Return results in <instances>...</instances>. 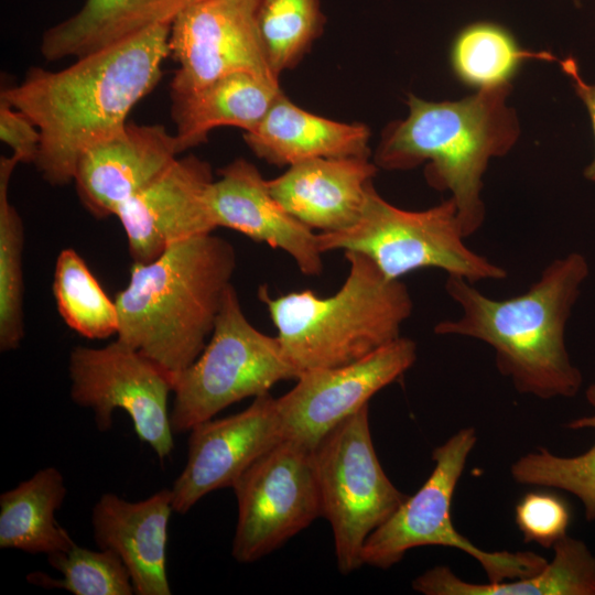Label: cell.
Here are the masks:
<instances>
[{"instance_id": "cell-1", "label": "cell", "mask_w": 595, "mask_h": 595, "mask_svg": "<svg viewBox=\"0 0 595 595\" xmlns=\"http://www.w3.org/2000/svg\"><path fill=\"white\" fill-rule=\"evenodd\" d=\"M171 24L76 58L60 71L31 67L0 99L26 115L40 131L34 162L51 185L73 182L82 154L120 131L132 108L158 85L170 56Z\"/></svg>"}, {"instance_id": "cell-2", "label": "cell", "mask_w": 595, "mask_h": 595, "mask_svg": "<svg viewBox=\"0 0 595 595\" xmlns=\"http://www.w3.org/2000/svg\"><path fill=\"white\" fill-rule=\"evenodd\" d=\"M588 273L586 258L571 252L550 262L524 293L501 300L448 275L445 290L461 315L437 323L435 333L489 345L499 372L521 393L540 399L574 397L583 377L569 356L565 328Z\"/></svg>"}, {"instance_id": "cell-3", "label": "cell", "mask_w": 595, "mask_h": 595, "mask_svg": "<svg viewBox=\"0 0 595 595\" xmlns=\"http://www.w3.org/2000/svg\"><path fill=\"white\" fill-rule=\"evenodd\" d=\"M236 263L234 246L212 232L133 262L128 285L115 298L117 339L175 379L206 346Z\"/></svg>"}, {"instance_id": "cell-4", "label": "cell", "mask_w": 595, "mask_h": 595, "mask_svg": "<svg viewBox=\"0 0 595 595\" xmlns=\"http://www.w3.org/2000/svg\"><path fill=\"white\" fill-rule=\"evenodd\" d=\"M510 84L478 89L454 101H429L412 94L405 119L392 122L375 155L377 166L409 170L426 162L433 187L451 192L466 237L485 219L483 175L491 158L506 154L519 137L507 105Z\"/></svg>"}, {"instance_id": "cell-5", "label": "cell", "mask_w": 595, "mask_h": 595, "mask_svg": "<svg viewBox=\"0 0 595 595\" xmlns=\"http://www.w3.org/2000/svg\"><path fill=\"white\" fill-rule=\"evenodd\" d=\"M348 274L339 290H311L259 299L267 306L282 349L299 370L334 368L359 360L400 337L413 304L404 283L387 278L366 256L345 251Z\"/></svg>"}, {"instance_id": "cell-6", "label": "cell", "mask_w": 595, "mask_h": 595, "mask_svg": "<svg viewBox=\"0 0 595 595\" xmlns=\"http://www.w3.org/2000/svg\"><path fill=\"white\" fill-rule=\"evenodd\" d=\"M452 197L424 210L399 208L368 188L357 221L344 230L316 234L323 252L354 251L368 257L389 279L436 268L475 284L502 280L507 271L469 249Z\"/></svg>"}, {"instance_id": "cell-7", "label": "cell", "mask_w": 595, "mask_h": 595, "mask_svg": "<svg viewBox=\"0 0 595 595\" xmlns=\"http://www.w3.org/2000/svg\"><path fill=\"white\" fill-rule=\"evenodd\" d=\"M299 376L278 337L263 334L247 320L231 284L208 343L174 379L172 431L188 432L230 404L268 393L279 381Z\"/></svg>"}, {"instance_id": "cell-8", "label": "cell", "mask_w": 595, "mask_h": 595, "mask_svg": "<svg viewBox=\"0 0 595 595\" xmlns=\"http://www.w3.org/2000/svg\"><path fill=\"white\" fill-rule=\"evenodd\" d=\"M476 441L475 429L465 428L434 448L435 466L429 478L368 537L361 552L363 564L389 569L410 549L442 545L474 558L493 583L532 576L545 567L548 561L534 552L482 550L453 526V494Z\"/></svg>"}, {"instance_id": "cell-9", "label": "cell", "mask_w": 595, "mask_h": 595, "mask_svg": "<svg viewBox=\"0 0 595 595\" xmlns=\"http://www.w3.org/2000/svg\"><path fill=\"white\" fill-rule=\"evenodd\" d=\"M322 517L331 524L337 566L349 574L363 565L368 537L407 500L375 452L368 404L342 421L313 451Z\"/></svg>"}, {"instance_id": "cell-10", "label": "cell", "mask_w": 595, "mask_h": 595, "mask_svg": "<svg viewBox=\"0 0 595 595\" xmlns=\"http://www.w3.org/2000/svg\"><path fill=\"white\" fill-rule=\"evenodd\" d=\"M71 398L90 409L100 432L121 409L131 418L139 440L163 463L174 448L167 400L173 376L140 351L115 340L104 347L76 346L68 359Z\"/></svg>"}, {"instance_id": "cell-11", "label": "cell", "mask_w": 595, "mask_h": 595, "mask_svg": "<svg viewBox=\"0 0 595 595\" xmlns=\"http://www.w3.org/2000/svg\"><path fill=\"white\" fill-rule=\"evenodd\" d=\"M238 521L231 554L251 563L322 517L313 451L283 440L234 484Z\"/></svg>"}, {"instance_id": "cell-12", "label": "cell", "mask_w": 595, "mask_h": 595, "mask_svg": "<svg viewBox=\"0 0 595 595\" xmlns=\"http://www.w3.org/2000/svg\"><path fill=\"white\" fill-rule=\"evenodd\" d=\"M257 0H202L172 21L170 56L178 64L171 96L186 95L234 74L278 79L258 30Z\"/></svg>"}, {"instance_id": "cell-13", "label": "cell", "mask_w": 595, "mask_h": 595, "mask_svg": "<svg viewBox=\"0 0 595 595\" xmlns=\"http://www.w3.org/2000/svg\"><path fill=\"white\" fill-rule=\"evenodd\" d=\"M415 359V343L400 336L354 363L303 371L296 385L277 398L284 440L314 451L326 434L400 378Z\"/></svg>"}, {"instance_id": "cell-14", "label": "cell", "mask_w": 595, "mask_h": 595, "mask_svg": "<svg viewBox=\"0 0 595 595\" xmlns=\"http://www.w3.org/2000/svg\"><path fill=\"white\" fill-rule=\"evenodd\" d=\"M188 432L186 464L171 488L173 510L181 515L213 490L232 487L284 440L277 398L269 392L236 414L201 422Z\"/></svg>"}, {"instance_id": "cell-15", "label": "cell", "mask_w": 595, "mask_h": 595, "mask_svg": "<svg viewBox=\"0 0 595 595\" xmlns=\"http://www.w3.org/2000/svg\"><path fill=\"white\" fill-rule=\"evenodd\" d=\"M213 181L206 161L177 156L117 209L133 262H149L178 241L216 229L207 204Z\"/></svg>"}, {"instance_id": "cell-16", "label": "cell", "mask_w": 595, "mask_h": 595, "mask_svg": "<svg viewBox=\"0 0 595 595\" xmlns=\"http://www.w3.org/2000/svg\"><path fill=\"white\" fill-rule=\"evenodd\" d=\"M178 154L175 136L164 126L127 123L79 158L73 178L79 201L96 218L115 215Z\"/></svg>"}, {"instance_id": "cell-17", "label": "cell", "mask_w": 595, "mask_h": 595, "mask_svg": "<svg viewBox=\"0 0 595 595\" xmlns=\"http://www.w3.org/2000/svg\"><path fill=\"white\" fill-rule=\"evenodd\" d=\"M207 192V204L216 228L237 230L250 239L281 249L292 257L302 273L323 271L316 234L288 213L271 194L268 180L245 159L220 170Z\"/></svg>"}, {"instance_id": "cell-18", "label": "cell", "mask_w": 595, "mask_h": 595, "mask_svg": "<svg viewBox=\"0 0 595 595\" xmlns=\"http://www.w3.org/2000/svg\"><path fill=\"white\" fill-rule=\"evenodd\" d=\"M171 489L147 499L128 501L113 493L93 507L94 540L113 551L127 567L138 595H170L166 574L167 526L173 512Z\"/></svg>"}, {"instance_id": "cell-19", "label": "cell", "mask_w": 595, "mask_h": 595, "mask_svg": "<svg viewBox=\"0 0 595 595\" xmlns=\"http://www.w3.org/2000/svg\"><path fill=\"white\" fill-rule=\"evenodd\" d=\"M377 165L368 156L318 158L268 180L273 197L310 229L334 232L360 216Z\"/></svg>"}, {"instance_id": "cell-20", "label": "cell", "mask_w": 595, "mask_h": 595, "mask_svg": "<svg viewBox=\"0 0 595 595\" xmlns=\"http://www.w3.org/2000/svg\"><path fill=\"white\" fill-rule=\"evenodd\" d=\"M244 139L258 158L290 166L318 158L369 156L370 131L359 122L312 113L282 93Z\"/></svg>"}, {"instance_id": "cell-21", "label": "cell", "mask_w": 595, "mask_h": 595, "mask_svg": "<svg viewBox=\"0 0 595 595\" xmlns=\"http://www.w3.org/2000/svg\"><path fill=\"white\" fill-rule=\"evenodd\" d=\"M282 93L278 79L241 72L220 77L196 91L171 96L180 153L205 142L215 128L253 130Z\"/></svg>"}, {"instance_id": "cell-22", "label": "cell", "mask_w": 595, "mask_h": 595, "mask_svg": "<svg viewBox=\"0 0 595 595\" xmlns=\"http://www.w3.org/2000/svg\"><path fill=\"white\" fill-rule=\"evenodd\" d=\"M198 1L202 0H86L76 13L45 31L40 52L47 61L78 58L151 26L171 24Z\"/></svg>"}, {"instance_id": "cell-23", "label": "cell", "mask_w": 595, "mask_h": 595, "mask_svg": "<svg viewBox=\"0 0 595 595\" xmlns=\"http://www.w3.org/2000/svg\"><path fill=\"white\" fill-rule=\"evenodd\" d=\"M552 548V561L532 576L478 584L436 565L419 575L412 587L425 595H595V555L586 544L566 534Z\"/></svg>"}, {"instance_id": "cell-24", "label": "cell", "mask_w": 595, "mask_h": 595, "mask_svg": "<svg viewBox=\"0 0 595 595\" xmlns=\"http://www.w3.org/2000/svg\"><path fill=\"white\" fill-rule=\"evenodd\" d=\"M62 473L53 466L0 495V548L46 556L69 550L74 540L55 519L66 497Z\"/></svg>"}, {"instance_id": "cell-25", "label": "cell", "mask_w": 595, "mask_h": 595, "mask_svg": "<svg viewBox=\"0 0 595 595\" xmlns=\"http://www.w3.org/2000/svg\"><path fill=\"white\" fill-rule=\"evenodd\" d=\"M529 60L559 61L549 52L524 50L508 29L491 21L464 26L455 35L450 51L455 76L478 89L510 84L520 65Z\"/></svg>"}, {"instance_id": "cell-26", "label": "cell", "mask_w": 595, "mask_h": 595, "mask_svg": "<svg viewBox=\"0 0 595 595\" xmlns=\"http://www.w3.org/2000/svg\"><path fill=\"white\" fill-rule=\"evenodd\" d=\"M53 293L61 317L80 336L104 339L117 335L115 300L106 294L76 250L66 248L57 256Z\"/></svg>"}, {"instance_id": "cell-27", "label": "cell", "mask_w": 595, "mask_h": 595, "mask_svg": "<svg viewBox=\"0 0 595 595\" xmlns=\"http://www.w3.org/2000/svg\"><path fill=\"white\" fill-rule=\"evenodd\" d=\"M20 161L0 158V350H15L24 336L22 218L9 201V184Z\"/></svg>"}, {"instance_id": "cell-28", "label": "cell", "mask_w": 595, "mask_h": 595, "mask_svg": "<svg viewBox=\"0 0 595 595\" xmlns=\"http://www.w3.org/2000/svg\"><path fill=\"white\" fill-rule=\"evenodd\" d=\"M256 18L277 77L299 63L324 25L321 0H257Z\"/></svg>"}, {"instance_id": "cell-29", "label": "cell", "mask_w": 595, "mask_h": 595, "mask_svg": "<svg viewBox=\"0 0 595 595\" xmlns=\"http://www.w3.org/2000/svg\"><path fill=\"white\" fill-rule=\"evenodd\" d=\"M47 561L61 572L62 578L32 572L26 575L29 583L45 588L66 589L75 595L134 594L127 567L111 550L94 551L75 543L65 552L47 556Z\"/></svg>"}, {"instance_id": "cell-30", "label": "cell", "mask_w": 595, "mask_h": 595, "mask_svg": "<svg viewBox=\"0 0 595 595\" xmlns=\"http://www.w3.org/2000/svg\"><path fill=\"white\" fill-rule=\"evenodd\" d=\"M510 474L522 485L553 487L573 494L582 501L586 519L595 522V443L573 457L539 448L518 458Z\"/></svg>"}, {"instance_id": "cell-31", "label": "cell", "mask_w": 595, "mask_h": 595, "mask_svg": "<svg viewBox=\"0 0 595 595\" xmlns=\"http://www.w3.org/2000/svg\"><path fill=\"white\" fill-rule=\"evenodd\" d=\"M515 519L526 542L549 549L566 536L570 511L555 495L529 493L516 506Z\"/></svg>"}, {"instance_id": "cell-32", "label": "cell", "mask_w": 595, "mask_h": 595, "mask_svg": "<svg viewBox=\"0 0 595 595\" xmlns=\"http://www.w3.org/2000/svg\"><path fill=\"white\" fill-rule=\"evenodd\" d=\"M0 139L20 163H34L40 147V131L32 120L0 99Z\"/></svg>"}, {"instance_id": "cell-33", "label": "cell", "mask_w": 595, "mask_h": 595, "mask_svg": "<svg viewBox=\"0 0 595 595\" xmlns=\"http://www.w3.org/2000/svg\"><path fill=\"white\" fill-rule=\"evenodd\" d=\"M559 63L567 77L571 80L572 87L575 94L584 104L594 132L595 139V84H588L580 75L577 64L574 58L567 57L565 60H559ZM584 176L592 182H595V153L591 163L584 170Z\"/></svg>"}, {"instance_id": "cell-34", "label": "cell", "mask_w": 595, "mask_h": 595, "mask_svg": "<svg viewBox=\"0 0 595 595\" xmlns=\"http://www.w3.org/2000/svg\"><path fill=\"white\" fill-rule=\"evenodd\" d=\"M587 402L595 409V381L585 391ZM571 430L593 429L595 430V413L588 416L577 418L566 423Z\"/></svg>"}]
</instances>
